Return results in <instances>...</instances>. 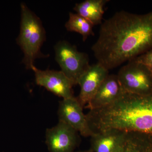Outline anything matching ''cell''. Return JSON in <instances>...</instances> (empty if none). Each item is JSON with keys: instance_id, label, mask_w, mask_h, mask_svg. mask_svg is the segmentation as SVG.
<instances>
[{"instance_id": "1", "label": "cell", "mask_w": 152, "mask_h": 152, "mask_svg": "<svg viewBox=\"0 0 152 152\" xmlns=\"http://www.w3.org/2000/svg\"><path fill=\"white\" fill-rule=\"evenodd\" d=\"M91 49L97 63L108 70L152 50V11L117 12L102 23Z\"/></svg>"}, {"instance_id": "2", "label": "cell", "mask_w": 152, "mask_h": 152, "mask_svg": "<svg viewBox=\"0 0 152 152\" xmlns=\"http://www.w3.org/2000/svg\"><path fill=\"white\" fill-rule=\"evenodd\" d=\"M93 134L110 129L152 135V93L135 94L124 91L116 101L86 115Z\"/></svg>"}, {"instance_id": "3", "label": "cell", "mask_w": 152, "mask_h": 152, "mask_svg": "<svg viewBox=\"0 0 152 152\" xmlns=\"http://www.w3.org/2000/svg\"><path fill=\"white\" fill-rule=\"evenodd\" d=\"M20 34L17 43L23 53V63L27 69L34 66L35 60L47 57L41 51L46 40V32L40 19L24 3L21 4Z\"/></svg>"}, {"instance_id": "4", "label": "cell", "mask_w": 152, "mask_h": 152, "mask_svg": "<svg viewBox=\"0 0 152 152\" xmlns=\"http://www.w3.org/2000/svg\"><path fill=\"white\" fill-rule=\"evenodd\" d=\"M54 49L56 60L61 71L74 85L78 84L80 77L90 66L88 56L66 41L58 42Z\"/></svg>"}, {"instance_id": "5", "label": "cell", "mask_w": 152, "mask_h": 152, "mask_svg": "<svg viewBox=\"0 0 152 152\" xmlns=\"http://www.w3.org/2000/svg\"><path fill=\"white\" fill-rule=\"evenodd\" d=\"M117 76L124 91L140 95L152 93V74L135 58L121 68Z\"/></svg>"}, {"instance_id": "6", "label": "cell", "mask_w": 152, "mask_h": 152, "mask_svg": "<svg viewBox=\"0 0 152 152\" xmlns=\"http://www.w3.org/2000/svg\"><path fill=\"white\" fill-rule=\"evenodd\" d=\"M80 142L79 133L60 121L46 132L45 142L50 152H74Z\"/></svg>"}, {"instance_id": "7", "label": "cell", "mask_w": 152, "mask_h": 152, "mask_svg": "<svg viewBox=\"0 0 152 152\" xmlns=\"http://www.w3.org/2000/svg\"><path fill=\"white\" fill-rule=\"evenodd\" d=\"M34 73L36 84L44 87L63 99L74 96L73 83L61 71L46 69L42 70L33 66L31 69Z\"/></svg>"}, {"instance_id": "8", "label": "cell", "mask_w": 152, "mask_h": 152, "mask_svg": "<svg viewBox=\"0 0 152 152\" xmlns=\"http://www.w3.org/2000/svg\"><path fill=\"white\" fill-rule=\"evenodd\" d=\"M83 108L75 97L63 99L58 108L59 121L70 126L83 137H91L93 133L83 112Z\"/></svg>"}, {"instance_id": "9", "label": "cell", "mask_w": 152, "mask_h": 152, "mask_svg": "<svg viewBox=\"0 0 152 152\" xmlns=\"http://www.w3.org/2000/svg\"><path fill=\"white\" fill-rule=\"evenodd\" d=\"M108 75L109 70L98 63L89 66L82 74L78 82L80 91L77 98L83 107L89 103Z\"/></svg>"}, {"instance_id": "10", "label": "cell", "mask_w": 152, "mask_h": 152, "mask_svg": "<svg viewBox=\"0 0 152 152\" xmlns=\"http://www.w3.org/2000/svg\"><path fill=\"white\" fill-rule=\"evenodd\" d=\"M123 92L117 75H109L85 108L93 110L109 105L116 101Z\"/></svg>"}, {"instance_id": "11", "label": "cell", "mask_w": 152, "mask_h": 152, "mask_svg": "<svg viewBox=\"0 0 152 152\" xmlns=\"http://www.w3.org/2000/svg\"><path fill=\"white\" fill-rule=\"evenodd\" d=\"M126 132L110 129L94 133L91 137V148L94 152H122Z\"/></svg>"}, {"instance_id": "12", "label": "cell", "mask_w": 152, "mask_h": 152, "mask_svg": "<svg viewBox=\"0 0 152 152\" xmlns=\"http://www.w3.org/2000/svg\"><path fill=\"white\" fill-rule=\"evenodd\" d=\"M108 0H86L76 4L74 10L89 21L94 26L102 23L104 7Z\"/></svg>"}, {"instance_id": "13", "label": "cell", "mask_w": 152, "mask_h": 152, "mask_svg": "<svg viewBox=\"0 0 152 152\" xmlns=\"http://www.w3.org/2000/svg\"><path fill=\"white\" fill-rule=\"evenodd\" d=\"M122 152H152V135L136 132H126Z\"/></svg>"}, {"instance_id": "14", "label": "cell", "mask_w": 152, "mask_h": 152, "mask_svg": "<svg viewBox=\"0 0 152 152\" xmlns=\"http://www.w3.org/2000/svg\"><path fill=\"white\" fill-rule=\"evenodd\" d=\"M94 25L88 20L77 14L70 12L69 19L65 27L69 31L79 33L83 37L84 42L90 36L94 35Z\"/></svg>"}, {"instance_id": "15", "label": "cell", "mask_w": 152, "mask_h": 152, "mask_svg": "<svg viewBox=\"0 0 152 152\" xmlns=\"http://www.w3.org/2000/svg\"><path fill=\"white\" fill-rule=\"evenodd\" d=\"M135 59L146 66L152 74V49L137 57Z\"/></svg>"}, {"instance_id": "16", "label": "cell", "mask_w": 152, "mask_h": 152, "mask_svg": "<svg viewBox=\"0 0 152 152\" xmlns=\"http://www.w3.org/2000/svg\"><path fill=\"white\" fill-rule=\"evenodd\" d=\"M74 152H94L91 149V148L89 149L88 150H85V151H76Z\"/></svg>"}]
</instances>
